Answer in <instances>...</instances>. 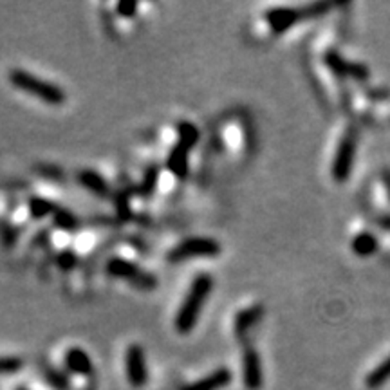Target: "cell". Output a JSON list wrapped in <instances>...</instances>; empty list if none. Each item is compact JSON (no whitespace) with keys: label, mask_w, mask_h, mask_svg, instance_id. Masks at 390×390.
<instances>
[{"label":"cell","mask_w":390,"mask_h":390,"mask_svg":"<svg viewBox=\"0 0 390 390\" xmlns=\"http://www.w3.org/2000/svg\"><path fill=\"white\" fill-rule=\"evenodd\" d=\"M214 289V278L208 273H201L193 278L192 286L176 314V329L181 334H188L195 327L205 302Z\"/></svg>","instance_id":"1"},{"label":"cell","mask_w":390,"mask_h":390,"mask_svg":"<svg viewBox=\"0 0 390 390\" xmlns=\"http://www.w3.org/2000/svg\"><path fill=\"white\" fill-rule=\"evenodd\" d=\"M8 78L9 84H11L13 87L22 91V93L38 98V100H42L44 103L62 105L65 101L64 88L58 87L57 84H51V81L42 80V78L28 73L24 69H11Z\"/></svg>","instance_id":"2"},{"label":"cell","mask_w":390,"mask_h":390,"mask_svg":"<svg viewBox=\"0 0 390 390\" xmlns=\"http://www.w3.org/2000/svg\"><path fill=\"white\" fill-rule=\"evenodd\" d=\"M329 8L331 6L326 2H320V4L316 2V4L306 6V8H273L265 13V21L275 35H280V33H286L287 29L293 28L297 22L322 16Z\"/></svg>","instance_id":"3"},{"label":"cell","mask_w":390,"mask_h":390,"mask_svg":"<svg viewBox=\"0 0 390 390\" xmlns=\"http://www.w3.org/2000/svg\"><path fill=\"white\" fill-rule=\"evenodd\" d=\"M219 253H221V244L217 241L208 237H192L173 246L166 258L172 264H177V262H185L192 257H214Z\"/></svg>","instance_id":"4"},{"label":"cell","mask_w":390,"mask_h":390,"mask_svg":"<svg viewBox=\"0 0 390 390\" xmlns=\"http://www.w3.org/2000/svg\"><path fill=\"white\" fill-rule=\"evenodd\" d=\"M107 271L113 277L132 282L134 286L141 291H152L157 287V278L152 273L139 270L136 264H132L130 260H125V258H110L109 264H107Z\"/></svg>","instance_id":"5"},{"label":"cell","mask_w":390,"mask_h":390,"mask_svg":"<svg viewBox=\"0 0 390 390\" xmlns=\"http://www.w3.org/2000/svg\"><path fill=\"white\" fill-rule=\"evenodd\" d=\"M356 143H358V132L354 127H350L345 136L340 141V147L336 150L333 163V177L338 183H345L350 177V170L354 165V156H356Z\"/></svg>","instance_id":"6"},{"label":"cell","mask_w":390,"mask_h":390,"mask_svg":"<svg viewBox=\"0 0 390 390\" xmlns=\"http://www.w3.org/2000/svg\"><path fill=\"white\" fill-rule=\"evenodd\" d=\"M125 372L127 379L132 386H143L149 382V369H147L145 352L137 343L130 345L125 352Z\"/></svg>","instance_id":"7"},{"label":"cell","mask_w":390,"mask_h":390,"mask_svg":"<svg viewBox=\"0 0 390 390\" xmlns=\"http://www.w3.org/2000/svg\"><path fill=\"white\" fill-rule=\"evenodd\" d=\"M242 379L250 390H260L264 385L260 356L255 349H246L242 354Z\"/></svg>","instance_id":"8"},{"label":"cell","mask_w":390,"mask_h":390,"mask_svg":"<svg viewBox=\"0 0 390 390\" xmlns=\"http://www.w3.org/2000/svg\"><path fill=\"white\" fill-rule=\"evenodd\" d=\"M326 64L329 65L333 71H336L338 74H343V76H352L356 80H365L369 76V71L367 67L360 64H350V62H345L338 52L329 51L326 55Z\"/></svg>","instance_id":"9"},{"label":"cell","mask_w":390,"mask_h":390,"mask_svg":"<svg viewBox=\"0 0 390 390\" xmlns=\"http://www.w3.org/2000/svg\"><path fill=\"white\" fill-rule=\"evenodd\" d=\"M262 316H264V306H262V304H255V306L241 311V313L237 314V318H235L234 323L235 334H237L239 338H244L246 334L250 333V331L260 322Z\"/></svg>","instance_id":"10"},{"label":"cell","mask_w":390,"mask_h":390,"mask_svg":"<svg viewBox=\"0 0 390 390\" xmlns=\"http://www.w3.org/2000/svg\"><path fill=\"white\" fill-rule=\"evenodd\" d=\"M231 378H234V374H231L226 367H221V369L214 370V372L206 376V378L197 379V382L192 383V385L183 386L181 390H221L222 386H226L231 382Z\"/></svg>","instance_id":"11"},{"label":"cell","mask_w":390,"mask_h":390,"mask_svg":"<svg viewBox=\"0 0 390 390\" xmlns=\"http://www.w3.org/2000/svg\"><path fill=\"white\" fill-rule=\"evenodd\" d=\"M65 365L71 372L80 376H91L93 374V362H91V356L85 352L84 349H78V347H73V349H69L67 354H65Z\"/></svg>","instance_id":"12"},{"label":"cell","mask_w":390,"mask_h":390,"mask_svg":"<svg viewBox=\"0 0 390 390\" xmlns=\"http://www.w3.org/2000/svg\"><path fill=\"white\" fill-rule=\"evenodd\" d=\"M188 152L190 150L186 147L177 143L172 152H170L168 161H166L170 172L176 177H179V179H185L186 173H188Z\"/></svg>","instance_id":"13"},{"label":"cell","mask_w":390,"mask_h":390,"mask_svg":"<svg viewBox=\"0 0 390 390\" xmlns=\"http://www.w3.org/2000/svg\"><path fill=\"white\" fill-rule=\"evenodd\" d=\"M78 179H80V183L85 188H88L93 193L100 195V197H107V195H109V185H107V181H105L100 173L93 172V170H81Z\"/></svg>","instance_id":"14"},{"label":"cell","mask_w":390,"mask_h":390,"mask_svg":"<svg viewBox=\"0 0 390 390\" xmlns=\"http://www.w3.org/2000/svg\"><path fill=\"white\" fill-rule=\"evenodd\" d=\"M376 248H378V241H376L374 235H370V234H360L352 242L354 253L362 255V257H369V255H372L376 251Z\"/></svg>","instance_id":"15"},{"label":"cell","mask_w":390,"mask_h":390,"mask_svg":"<svg viewBox=\"0 0 390 390\" xmlns=\"http://www.w3.org/2000/svg\"><path fill=\"white\" fill-rule=\"evenodd\" d=\"M389 379H390V356L382 363V365L376 367V369L367 376L365 383L369 389L374 390L378 389V386H382L385 382H389Z\"/></svg>","instance_id":"16"},{"label":"cell","mask_w":390,"mask_h":390,"mask_svg":"<svg viewBox=\"0 0 390 390\" xmlns=\"http://www.w3.org/2000/svg\"><path fill=\"white\" fill-rule=\"evenodd\" d=\"M55 210H57V206L52 205L51 201H47V199H42V197L29 199V214H31L35 219H44L47 217V215H52L55 214Z\"/></svg>","instance_id":"17"},{"label":"cell","mask_w":390,"mask_h":390,"mask_svg":"<svg viewBox=\"0 0 390 390\" xmlns=\"http://www.w3.org/2000/svg\"><path fill=\"white\" fill-rule=\"evenodd\" d=\"M52 221H55V224H57L58 228L67 229V231H73V229H76L78 224H80V221L76 219V215L71 214L69 210L60 208V206H57V210H55V214H52Z\"/></svg>","instance_id":"18"},{"label":"cell","mask_w":390,"mask_h":390,"mask_svg":"<svg viewBox=\"0 0 390 390\" xmlns=\"http://www.w3.org/2000/svg\"><path fill=\"white\" fill-rule=\"evenodd\" d=\"M177 134H179V145L186 147L188 150H192L199 139L197 127L192 125V123H181L177 129Z\"/></svg>","instance_id":"19"},{"label":"cell","mask_w":390,"mask_h":390,"mask_svg":"<svg viewBox=\"0 0 390 390\" xmlns=\"http://www.w3.org/2000/svg\"><path fill=\"white\" fill-rule=\"evenodd\" d=\"M44 376L45 379H47L49 385H51L55 390H69L67 376H64L62 372H58V370L51 369V367H45Z\"/></svg>","instance_id":"20"},{"label":"cell","mask_w":390,"mask_h":390,"mask_svg":"<svg viewBox=\"0 0 390 390\" xmlns=\"http://www.w3.org/2000/svg\"><path fill=\"white\" fill-rule=\"evenodd\" d=\"M22 367H24L22 358H16V356H0V376L15 374Z\"/></svg>","instance_id":"21"},{"label":"cell","mask_w":390,"mask_h":390,"mask_svg":"<svg viewBox=\"0 0 390 390\" xmlns=\"http://www.w3.org/2000/svg\"><path fill=\"white\" fill-rule=\"evenodd\" d=\"M137 8H139V4H137V2H130V0H127V2H120V4L116 6V11L120 16L132 18V16L136 15Z\"/></svg>","instance_id":"22"},{"label":"cell","mask_w":390,"mask_h":390,"mask_svg":"<svg viewBox=\"0 0 390 390\" xmlns=\"http://www.w3.org/2000/svg\"><path fill=\"white\" fill-rule=\"evenodd\" d=\"M57 262L62 270H71V268H74V265H76L78 258L73 251H62V253L58 255Z\"/></svg>","instance_id":"23"},{"label":"cell","mask_w":390,"mask_h":390,"mask_svg":"<svg viewBox=\"0 0 390 390\" xmlns=\"http://www.w3.org/2000/svg\"><path fill=\"white\" fill-rule=\"evenodd\" d=\"M157 183V170L150 168V172L145 176V181H143V186H141V193H145V195H150L156 188Z\"/></svg>","instance_id":"24"},{"label":"cell","mask_w":390,"mask_h":390,"mask_svg":"<svg viewBox=\"0 0 390 390\" xmlns=\"http://www.w3.org/2000/svg\"><path fill=\"white\" fill-rule=\"evenodd\" d=\"M40 170V176H44V177H51V179H58V170L57 168H49V166H42V168H38Z\"/></svg>","instance_id":"25"},{"label":"cell","mask_w":390,"mask_h":390,"mask_svg":"<svg viewBox=\"0 0 390 390\" xmlns=\"http://www.w3.org/2000/svg\"><path fill=\"white\" fill-rule=\"evenodd\" d=\"M385 183L389 186V193H390V172H385Z\"/></svg>","instance_id":"26"},{"label":"cell","mask_w":390,"mask_h":390,"mask_svg":"<svg viewBox=\"0 0 390 390\" xmlns=\"http://www.w3.org/2000/svg\"><path fill=\"white\" fill-rule=\"evenodd\" d=\"M16 390H28V389H25V386H18V389H16Z\"/></svg>","instance_id":"27"}]
</instances>
